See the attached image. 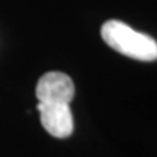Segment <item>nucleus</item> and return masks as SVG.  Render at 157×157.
Returning <instances> with one entry per match:
<instances>
[{
    "mask_svg": "<svg viewBox=\"0 0 157 157\" xmlns=\"http://www.w3.org/2000/svg\"><path fill=\"white\" fill-rule=\"evenodd\" d=\"M102 39L107 46L128 56L141 62H152L157 59V42L144 33L136 32L127 24L109 20L101 28Z\"/></svg>",
    "mask_w": 157,
    "mask_h": 157,
    "instance_id": "1",
    "label": "nucleus"
},
{
    "mask_svg": "<svg viewBox=\"0 0 157 157\" xmlns=\"http://www.w3.org/2000/svg\"><path fill=\"white\" fill-rule=\"evenodd\" d=\"M36 96L45 104H70L75 96V85L66 73L47 72L37 82Z\"/></svg>",
    "mask_w": 157,
    "mask_h": 157,
    "instance_id": "2",
    "label": "nucleus"
},
{
    "mask_svg": "<svg viewBox=\"0 0 157 157\" xmlns=\"http://www.w3.org/2000/svg\"><path fill=\"white\" fill-rule=\"evenodd\" d=\"M41 123L48 134L58 139L68 137L73 132V118L70 104H45L38 102Z\"/></svg>",
    "mask_w": 157,
    "mask_h": 157,
    "instance_id": "3",
    "label": "nucleus"
}]
</instances>
